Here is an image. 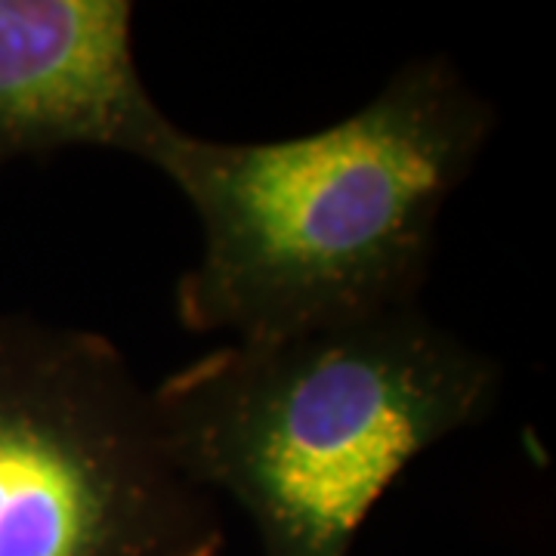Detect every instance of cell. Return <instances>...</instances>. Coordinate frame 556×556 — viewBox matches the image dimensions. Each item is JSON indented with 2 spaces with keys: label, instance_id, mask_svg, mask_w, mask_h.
<instances>
[{
  "label": "cell",
  "instance_id": "1",
  "mask_svg": "<svg viewBox=\"0 0 556 556\" xmlns=\"http://www.w3.org/2000/svg\"><path fill=\"white\" fill-rule=\"evenodd\" d=\"M495 124L448 56L405 62L375 100L303 137L219 142L174 124L149 167L201 229L177 321L257 340L417 306L442 211Z\"/></svg>",
  "mask_w": 556,
  "mask_h": 556
},
{
  "label": "cell",
  "instance_id": "2",
  "mask_svg": "<svg viewBox=\"0 0 556 556\" xmlns=\"http://www.w3.org/2000/svg\"><path fill=\"white\" fill-rule=\"evenodd\" d=\"M501 390V362L417 303L229 340L149 393L179 470L236 501L263 554L350 556L387 489Z\"/></svg>",
  "mask_w": 556,
  "mask_h": 556
},
{
  "label": "cell",
  "instance_id": "3",
  "mask_svg": "<svg viewBox=\"0 0 556 556\" xmlns=\"http://www.w3.org/2000/svg\"><path fill=\"white\" fill-rule=\"evenodd\" d=\"M217 497L170 457L105 334L0 313V556H217Z\"/></svg>",
  "mask_w": 556,
  "mask_h": 556
},
{
  "label": "cell",
  "instance_id": "4",
  "mask_svg": "<svg viewBox=\"0 0 556 556\" xmlns=\"http://www.w3.org/2000/svg\"><path fill=\"white\" fill-rule=\"evenodd\" d=\"M130 0H0V167L65 149L149 164L174 121L152 100Z\"/></svg>",
  "mask_w": 556,
  "mask_h": 556
}]
</instances>
